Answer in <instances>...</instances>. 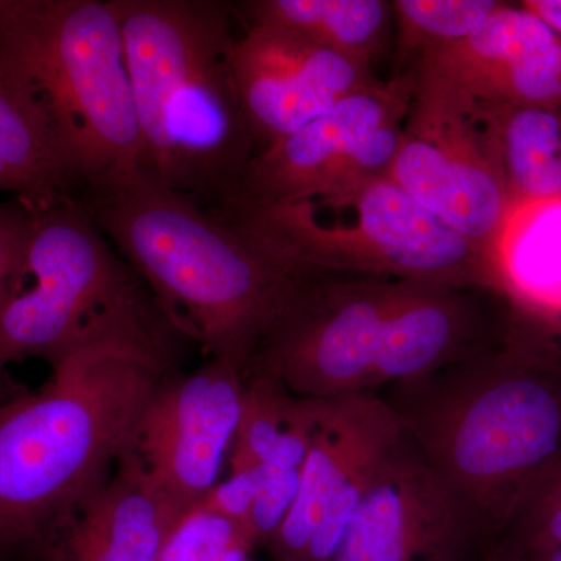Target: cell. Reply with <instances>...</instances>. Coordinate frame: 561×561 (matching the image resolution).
I'll list each match as a JSON object with an SVG mask.
<instances>
[{
    "label": "cell",
    "instance_id": "18",
    "mask_svg": "<svg viewBox=\"0 0 561 561\" xmlns=\"http://www.w3.org/2000/svg\"><path fill=\"white\" fill-rule=\"evenodd\" d=\"M496 265L512 311L561 335V201L515 203Z\"/></svg>",
    "mask_w": 561,
    "mask_h": 561
},
{
    "label": "cell",
    "instance_id": "1",
    "mask_svg": "<svg viewBox=\"0 0 561 561\" xmlns=\"http://www.w3.org/2000/svg\"><path fill=\"white\" fill-rule=\"evenodd\" d=\"M382 394L402 430L496 545L561 453V335L512 311L471 356Z\"/></svg>",
    "mask_w": 561,
    "mask_h": 561
},
{
    "label": "cell",
    "instance_id": "14",
    "mask_svg": "<svg viewBox=\"0 0 561 561\" xmlns=\"http://www.w3.org/2000/svg\"><path fill=\"white\" fill-rule=\"evenodd\" d=\"M401 434L397 413L376 391L317 400L297 497L265 546L273 561H305L332 502L370 481Z\"/></svg>",
    "mask_w": 561,
    "mask_h": 561
},
{
    "label": "cell",
    "instance_id": "12",
    "mask_svg": "<svg viewBox=\"0 0 561 561\" xmlns=\"http://www.w3.org/2000/svg\"><path fill=\"white\" fill-rule=\"evenodd\" d=\"M491 548L402 430L331 561H474Z\"/></svg>",
    "mask_w": 561,
    "mask_h": 561
},
{
    "label": "cell",
    "instance_id": "23",
    "mask_svg": "<svg viewBox=\"0 0 561 561\" xmlns=\"http://www.w3.org/2000/svg\"><path fill=\"white\" fill-rule=\"evenodd\" d=\"M494 546L512 553L561 548V453L530 483Z\"/></svg>",
    "mask_w": 561,
    "mask_h": 561
},
{
    "label": "cell",
    "instance_id": "6",
    "mask_svg": "<svg viewBox=\"0 0 561 561\" xmlns=\"http://www.w3.org/2000/svg\"><path fill=\"white\" fill-rule=\"evenodd\" d=\"M173 332L149 286L77 198L33 213L20 283L0 302V376L13 362L54 365L105 339L172 350Z\"/></svg>",
    "mask_w": 561,
    "mask_h": 561
},
{
    "label": "cell",
    "instance_id": "17",
    "mask_svg": "<svg viewBox=\"0 0 561 561\" xmlns=\"http://www.w3.org/2000/svg\"><path fill=\"white\" fill-rule=\"evenodd\" d=\"M0 190L41 210L80 194L49 114L20 73L0 60Z\"/></svg>",
    "mask_w": 561,
    "mask_h": 561
},
{
    "label": "cell",
    "instance_id": "28",
    "mask_svg": "<svg viewBox=\"0 0 561 561\" xmlns=\"http://www.w3.org/2000/svg\"><path fill=\"white\" fill-rule=\"evenodd\" d=\"M513 556L518 557V559L522 561H561V548L545 549V551H534L526 553H513Z\"/></svg>",
    "mask_w": 561,
    "mask_h": 561
},
{
    "label": "cell",
    "instance_id": "27",
    "mask_svg": "<svg viewBox=\"0 0 561 561\" xmlns=\"http://www.w3.org/2000/svg\"><path fill=\"white\" fill-rule=\"evenodd\" d=\"M522 5L561 38V0H524Z\"/></svg>",
    "mask_w": 561,
    "mask_h": 561
},
{
    "label": "cell",
    "instance_id": "4",
    "mask_svg": "<svg viewBox=\"0 0 561 561\" xmlns=\"http://www.w3.org/2000/svg\"><path fill=\"white\" fill-rule=\"evenodd\" d=\"M124 35L142 172L205 209L225 205L254 154L217 0H114Z\"/></svg>",
    "mask_w": 561,
    "mask_h": 561
},
{
    "label": "cell",
    "instance_id": "13",
    "mask_svg": "<svg viewBox=\"0 0 561 561\" xmlns=\"http://www.w3.org/2000/svg\"><path fill=\"white\" fill-rule=\"evenodd\" d=\"M232 72L256 153L376 80L371 65L271 24L247 25L236 41Z\"/></svg>",
    "mask_w": 561,
    "mask_h": 561
},
{
    "label": "cell",
    "instance_id": "11",
    "mask_svg": "<svg viewBox=\"0 0 561 561\" xmlns=\"http://www.w3.org/2000/svg\"><path fill=\"white\" fill-rule=\"evenodd\" d=\"M242 397V373L209 359L190 375H169L140 415L127 453L184 518L219 483Z\"/></svg>",
    "mask_w": 561,
    "mask_h": 561
},
{
    "label": "cell",
    "instance_id": "8",
    "mask_svg": "<svg viewBox=\"0 0 561 561\" xmlns=\"http://www.w3.org/2000/svg\"><path fill=\"white\" fill-rule=\"evenodd\" d=\"M413 70L415 88L390 179L496 262L513 206L497 110L440 77Z\"/></svg>",
    "mask_w": 561,
    "mask_h": 561
},
{
    "label": "cell",
    "instance_id": "19",
    "mask_svg": "<svg viewBox=\"0 0 561 561\" xmlns=\"http://www.w3.org/2000/svg\"><path fill=\"white\" fill-rule=\"evenodd\" d=\"M239 10L249 24L290 28L371 66L393 21L391 2L383 0H251Z\"/></svg>",
    "mask_w": 561,
    "mask_h": 561
},
{
    "label": "cell",
    "instance_id": "29",
    "mask_svg": "<svg viewBox=\"0 0 561 561\" xmlns=\"http://www.w3.org/2000/svg\"><path fill=\"white\" fill-rule=\"evenodd\" d=\"M474 561H522L518 557L513 556V553L505 551V549L500 548V546H493V548L489 549L482 557H479L478 560Z\"/></svg>",
    "mask_w": 561,
    "mask_h": 561
},
{
    "label": "cell",
    "instance_id": "9",
    "mask_svg": "<svg viewBox=\"0 0 561 561\" xmlns=\"http://www.w3.org/2000/svg\"><path fill=\"white\" fill-rule=\"evenodd\" d=\"M415 70L371 81L311 124L254 154L234 195L216 209L335 201L390 176Z\"/></svg>",
    "mask_w": 561,
    "mask_h": 561
},
{
    "label": "cell",
    "instance_id": "24",
    "mask_svg": "<svg viewBox=\"0 0 561 561\" xmlns=\"http://www.w3.org/2000/svg\"><path fill=\"white\" fill-rule=\"evenodd\" d=\"M254 548L241 526L197 508L173 531L161 561H249Z\"/></svg>",
    "mask_w": 561,
    "mask_h": 561
},
{
    "label": "cell",
    "instance_id": "30",
    "mask_svg": "<svg viewBox=\"0 0 561 561\" xmlns=\"http://www.w3.org/2000/svg\"><path fill=\"white\" fill-rule=\"evenodd\" d=\"M250 561V560H249Z\"/></svg>",
    "mask_w": 561,
    "mask_h": 561
},
{
    "label": "cell",
    "instance_id": "21",
    "mask_svg": "<svg viewBox=\"0 0 561 561\" xmlns=\"http://www.w3.org/2000/svg\"><path fill=\"white\" fill-rule=\"evenodd\" d=\"M502 3L497 0H393L391 11L401 72L412 69L421 55L478 32Z\"/></svg>",
    "mask_w": 561,
    "mask_h": 561
},
{
    "label": "cell",
    "instance_id": "3",
    "mask_svg": "<svg viewBox=\"0 0 561 561\" xmlns=\"http://www.w3.org/2000/svg\"><path fill=\"white\" fill-rule=\"evenodd\" d=\"M181 334L245 373L313 273L287 264L245 228L146 172L79 197Z\"/></svg>",
    "mask_w": 561,
    "mask_h": 561
},
{
    "label": "cell",
    "instance_id": "16",
    "mask_svg": "<svg viewBox=\"0 0 561 561\" xmlns=\"http://www.w3.org/2000/svg\"><path fill=\"white\" fill-rule=\"evenodd\" d=\"M183 519L125 451L110 478L28 557L32 561H161Z\"/></svg>",
    "mask_w": 561,
    "mask_h": 561
},
{
    "label": "cell",
    "instance_id": "5",
    "mask_svg": "<svg viewBox=\"0 0 561 561\" xmlns=\"http://www.w3.org/2000/svg\"><path fill=\"white\" fill-rule=\"evenodd\" d=\"M0 60L27 81L49 114L79 197L142 172L114 0H0Z\"/></svg>",
    "mask_w": 561,
    "mask_h": 561
},
{
    "label": "cell",
    "instance_id": "25",
    "mask_svg": "<svg viewBox=\"0 0 561 561\" xmlns=\"http://www.w3.org/2000/svg\"><path fill=\"white\" fill-rule=\"evenodd\" d=\"M32 221V210L16 198L0 203V302L20 283ZM2 386L0 376V389Z\"/></svg>",
    "mask_w": 561,
    "mask_h": 561
},
{
    "label": "cell",
    "instance_id": "15",
    "mask_svg": "<svg viewBox=\"0 0 561 561\" xmlns=\"http://www.w3.org/2000/svg\"><path fill=\"white\" fill-rule=\"evenodd\" d=\"M412 69L440 77L489 108L561 102V38L522 3H502L478 32L421 55Z\"/></svg>",
    "mask_w": 561,
    "mask_h": 561
},
{
    "label": "cell",
    "instance_id": "7",
    "mask_svg": "<svg viewBox=\"0 0 561 561\" xmlns=\"http://www.w3.org/2000/svg\"><path fill=\"white\" fill-rule=\"evenodd\" d=\"M210 210L313 275L419 280L501 297L496 262L390 176L335 201Z\"/></svg>",
    "mask_w": 561,
    "mask_h": 561
},
{
    "label": "cell",
    "instance_id": "2",
    "mask_svg": "<svg viewBox=\"0 0 561 561\" xmlns=\"http://www.w3.org/2000/svg\"><path fill=\"white\" fill-rule=\"evenodd\" d=\"M172 351L105 339L72 351L41 389L0 402V561L28 553L110 478Z\"/></svg>",
    "mask_w": 561,
    "mask_h": 561
},
{
    "label": "cell",
    "instance_id": "10",
    "mask_svg": "<svg viewBox=\"0 0 561 561\" xmlns=\"http://www.w3.org/2000/svg\"><path fill=\"white\" fill-rule=\"evenodd\" d=\"M412 283L311 276L254 351L245 375L267 376L305 400L371 391L391 316Z\"/></svg>",
    "mask_w": 561,
    "mask_h": 561
},
{
    "label": "cell",
    "instance_id": "26",
    "mask_svg": "<svg viewBox=\"0 0 561 561\" xmlns=\"http://www.w3.org/2000/svg\"><path fill=\"white\" fill-rule=\"evenodd\" d=\"M260 482L261 468L231 472L227 481L217 483L209 491L208 496L203 500L198 508L230 519V522L241 526L249 535L247 526H249L250 513L253 508L257 489H260Z\"/></svg>",
    "mask_w": 561,
    "mask_h": 561
},
{
    "label": "cell",
    "instance_id": "20",
    "mask_svg": "<svg viewBox=\"0 0 561 561\" xmlns=\"http://www.w3.org/2000/svg\"><path fill=\"white\" fill-rule=\"evenodd\" d=\"M512 203L561 201V102L497 110Z\"/></svg>",
    "mask_w": 561,
    "mask_h": 561
},
{
    "label": "cell",
    "instance_id": "22",
    "mask_svg": "<svg viewBox=\"0 0 561 561\" xmlns=\"http://www.w3.org/2000/svg\"><path fill=\"white\" fill-rule=\"evenodd\" d=\"M301 398L267 376H243L241 419L230 453L231 472L260 468L278 448L297 419Z\"/></svg>",
    "mask_w": 561,
    "mask_h": 561
}]
</instances>
